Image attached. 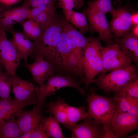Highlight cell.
I'll list each match as a JSON object with an SVG mask.
<instances>
[{
    "mask_svg": "<svg viewBox=\"0 0 138 138\" xmlns=\"http://www.w3.org/2000/svg\"><path fill=\"white\" fill-rule=\"evenodd\" d=\"M87 101V118L102 125L105 132V138H114L111 130L118 111L113 98L98 95L94 88L92 87L89 90Z\"/></svg>",
    "mask_w": 138,
    "mask_h": 138,
    "instance_id": "6da1fadb",
    "label": "cell"
},
{
    "mask_svg": "<svg viewBox=\"0 0 138 138\" xmlns=\"http://www.w3.org/2000/svg\"><path fill=\"white\" fill-rule=\"evenodd\" d=\"M62 29L61 20L55 17L43 31L38 39L34 41V50L31 56L34 58L42 57L56 65V52Z\"/></svg>",
    "mask_w": 138,
    "mask_h": 138,
    "instance_id": "7a4b0ae2",
    "label": "cell"
},
{
    "mask_svg": "<svg viewBox=\"0 0 138 138\" xmlns=\"http://www.w3.org/2000/svg\"><path fill=\"white\" fill-rule=\"evenodd\" d=\"M102 47L98 38L92 37L83 51V82L86 89L92 83L95 76L103 71V62L100 52Z\"/></svg>",
    "mask_w": 138,
    "mask_h": 138,
    "instance_id": "3957f363",
    "label": "cell"
},
{
    "mask_svg": "<svg viewBox=\"0 0 138 138\" xmlns=\"http://www.w3.org/2000/svg\"><path fill=\"white\" fill-rule=\"evenodd\" d=\"M137 77V66L131 65L112 71L106 75L101 73L94 79L92 83L97 85V89L102 90L106 93H116L128 82Z\"/></svg>",
    "mask_w": 138,
    "mask_h": 138,
    "instance_id": "277c9868",
    "label": "cell"
},
{
    "mask_svg": "<svg viewBox=\"0 0 138 138\" xmlns=\"http://www.w3.org/2000/svg\"><path fill=\"white\" fill-rule=\"evenodd\" d=\"M45 84L40 87H36L38 106L44 105L46 98L56 91L65 87H71L78 90L83 95L86 96L84 89L80 85L81 82L68 76L59 74L51 76Z\"/></svg>",
    "mask_w": 138,
    "mask_h": 138,
    "instance_id": "5b68a950",
    "label": "cell"
},
{
    "mask_svg": "<svg viewBox=\"0 0 138 138\" xmlns=\"http://www.w3.org/2000/svg\"><path fill=\"white\" fill-rule=\"evenodd\" d=\"M22 59L12 39L7 38L6 31L0 28V63L8 74L16 75Z\"/></svg>",
    "mask_w": 138,
    "mask_h": 138,
    "instance_id": "8992f818",
    "label": "cell"
},
{
    "mask_svg": "<svg viewBox=\"0 0 138 138\" xmlns=\"http://www.w3.org/2000/svg\"><path fill=\"white\" fill-rule=\"evenodd\" d=\"M100 52L103 64L102 74H105L109 71L131 65L132 60L121 50L117 44L102 47Z\"/></svg>",
    "mask_w": 138,
    "mask_h": 138,
    "instance_id": "52a82bcc",
    "label": "cell"
},
{
    "mask_svg": "<svg viewBox=\"0 0 138 138\" xmlns=\"http://www.w3.org/2000/svg\"><path fill=\"white\" fill-rule=\"evenodd\" d=\"M71 132V138H105L103 126L94 120L88 118L81 123L68 127Z\"/></svg>",
    "mask_w": 138,
    "mask_h": 138,
    "instance_id": "ba28073f",
    "label": "cell"
},
{
    "mask_svg": "<svg viewBox=\"0 0 138 138\" xmlns=\"http://www.w3.org/2000/svg\"><path fill=\"white\" fill-rule=\"evenodd\" d=\"M84 13L90 23L91 32H98L99 34L98 38L103 41L107 45L112 44L113 36L105 14L97 11H85Z\"/></svg>",
    "mask_w": 138,
    "mask_h": 138,
    "instance_id": "9c48e42d",
    "label": "cell"
},
{
    "mask_svg": "<svg viewBox=\"0 0 138 138\" xmlns=\"http://www.w3.org/2000/svg\"><path fill=\"white\" fill-rule=\"evenodd\" d=\"M138 116L118 112L111 132L114 138L125 137L132 131L138 129Z\"/></svg>",
    "mask_w": 138,
    "mask_h": 138,
    "instance_id": "30bf717a",
    "label": "cell"
},
{
    "mask_svg": "<svg viewBox=\"0 0 138 138\" xmlns=\"http://www.w3.org/2000/svg\"><path fill=\"white\" fill-rule=\"evenodd\" d=\"M34 59L33 63H25L24 66L30 72L33 80L40 87L54 74V65L42 57L38 56Z\"/></svg>",
    "mask_w": 138,
    "mask_h": 138,
    "instance_id": "8fae6325",
    "label": "cell"
},
{
    "mask_svg": "<svg viewBox=\"0 0 138 138\" xmlns=\"http://www.w3.org/2000/svg\"><path fill=\"white\" fill-rule=\"evenodd\" d=\"M44 106H34L29 111L19 110L16 117L19 127L23 133L33 130L40 124L44 117L42 114Z\"/></svg>",
    "mask_w": 138,
    "mask_h": 138,
    "instance_id": "7c38bea8",
    "label": "cell"
},
{
    "mask_svg": "<svg viewBox=\"0 0 138 138\" xmlns=\"http://www.w3.org/2000/svg\"><path fill=\"white\" fill-rule=\"evenodd\" d=\"M12 92L15 100L21 102H31L37 104L36 87L31 82L23 80L16 75L12 76Z\"/></svg>",
    "mask_w": 138,
    "mask_h": 138,
    "instance_id": "4fadbf2b",
    "label": "cell"
},
{
    "mask_svg": "<svg viewBox=\"0 0 138 138\" xmlns=\"http://www.w3.org/2000/svg\"><path fill=\"white\" fill-rule=\"evenodd\" d=\"M111 15L112 18L110 24L111 32L117 37H122L129 32L132 24V14L129 11L119 6Z\"/></svg>",
    "mask_w": 138,
    "mask_h": 138,
    "instance_id": "5bb4252c",
    "label": "cell"
},
{
    "mask_svg": "<svg viewBox=\"0 0 138 138\" xmlns=\"http://www.w3.org/2000/svg\"><path fill=\"white\" fill-rule=\"evenodd\" d=\"M32 105L31 102H21L11 98L2 99L0 101V125L15 120L19 110Z\"/></svg>",
    "mask_w": 138,
    "mask_h": 138,
    "instance_id": "9a60e30c",
    "label": "cell"
},
{
    "mask_svg": "<svg viewBox=\"0 0 138 138\" xmlns=\"http://www.w3.org/2000/svg\"><path fill=\"white\" fill-rule=\"evenodd\" d=\"M72 52L70 39L62 28L56 52V65L69 71L68 59Z\"/></svg>",
    "mask_w": 138,
    "mask_h": 138,
    "instance_id": "2e32d148",
    "label": "cell"
},
{
    "mask_svg": "<svg viewBox=\"0 0 138 138\" xmlns=\"http://www.w3.org/2000/svg\"><path fill=\"white\" fill-rule=\"evenodd\" d=\"M13 37L12 39L18 52L25 63H27L28 56H31L33 52L34 42L32 41L23 32L13 29L9 32Z\"/></svg>",
    "mask_w": 138,
    "mask_h": 138,
    "instance_id": "e0dca14e",
    "label": "cell"
},
{
    "mask_svg": "<svg viewBox=\"0 0 138 138\" xmlns=\"http://www.w3.org/2000/svg\"><path fill=\"white\" fill-rule=\"evenodd\" d=\"M113 99L118 112L138 116V99L131 97L122 91L116 93Z\"/></svg>",
    "mask_w": 138,
    "mask_h": 138,
    "instance_id": "ac0fdd59",
    "label": "cell"
},
{
    "mask_svg": "<svg viewBox=\"0 0 138 138\" xmlns=\"http://www.w3.org/2000/svg\"><path fill=\"white\" fill-rule=\"evenodd\" d=\"M122 51L136 64L138 63V37L128 32L118 40Z\"/></svg>",
    "mask_w": 138,
    "mask_h": 138,
    "instance_id": "d6986e66",
    "label": "cell"
},
{
    "mask_svg": "<svg viewBox=\"0 0 138 138\" xmlns=\"http://www.w3.org/2000/svg\"><path fill=\"white\" fill-rule=\"evenodd\" d=\"M66 103L63 99L58 96L55 102L51 101L45 104L47 109L44 112L53 115L59 123L67 128L68 125L65 108Z\"/></svg>",
    "mask_w": 138,
    "mask_h": 138,
    "instance_id": "ffe728a7",
    "label": "cell"
},
{
    "mask_svg": "<svg viewBox=\"0 0 138 138\" xmlns=\"http://www.w3.org/2000/svg\"><path fill=\"white\" fill-rule=\"evenodd\" d=\"M61 21L62 28L69 39L73 41L83 52L91 37L84 36L65 19H61Z\"/></svg>",
    "mask_w": 138,
    "mask_h": 138,
    "instance_id": "44dd1931",
    "label": "cell"
},
{
    "mask_svg": "<svg viewBox=\"0 0 138 138\" xmlns=\"http://www.w3.org/2000/svg\"><path fill=\"white\" fill-rule=\"evenodd\" d=\"M15 7L0 4V28L10 32L17 23Z\"/></svg>",
    "mask_w": 138,
    "mask_h": 138,
    "instance_id": "7402d4cb",
    "label": "cell"
},
{
    "mask_svg": "<svg viewBox=\"0 0 138 138\" xmlns=\"http://www.w3.org/2000/svg\"><path fill=\"white\" fill-rule=\"evenodd\" d=\"M59 122L52 115L45 117L41 122L42 128L48 135L50 138H66L63 134Z\"/></svg>",
    "mask_w": 138,
    "mask_h": 138,
    "instance_id": "603a6c76",
    "label": "cell"
},
{
    "mask_svg": "<svg viewBox=\"0 0 138 138\" xmlns=\"http://www.w3.org/2000/svg\"><path fill=\"white\" fill-rule=\"evenodd\" d=\"M86 107L85 105L75 107L65 103V108L68 125V127L73 126L78 121L87 117V112L85 111Z\"/></svg>",
    "mask_w": 138,
    "mask_h": 138,
    "instance_id": "cb8c5ba5",
    "label": "cell"
},
{
    "mask_svg": "<svg viewBox=\"0 0 138 138\" xmlns=\"http://www.w3.org/2000/svg\"><path fill=\"white\" fill-rule=\"evenodd\" d=\"M65 19L78 29L81 33H85L89 30L86 16L84 13L76 12L73 10Z\"/></svg>",
    "mask_w": 138,
    "mask_h": 138,
    "instance_id": "d4e9b609",
    "label": "cell"
},
{
    "mask_svg": "<svg viewBox=\"0 0 138 138\" xmlns=\"http://www.w3.org/2000/svg\"><path fill=\"white\" fill-rule=\"evenodd\" d=\"M21 24L24 33L28 38L34 41L38 39L42 33L40 26L33 18H28Z\"/></svg>",
    "mask_w": 138,
    "mask_h": 138,
    "instance_id": "484cf974",
    "label": "cell"
},
{
    "mask_svg": "<svg viewBox=\"0 0 138 138\" xmlns=\"http://www.w3.org/2000/svg\"><path fill=\"white\" fill-rule=\"evenodd\" d=\"M22 134L15 119L0 125V138H20Z\"/></svg>",
    "mask_w": 138,
    "mask_h": 138,
    "instance_id": "4316f807",
    "label": "cell"
},
{
    "mask_svg": "<svg viewBox=\"0 0 138 138\" xmlns=\"http://www.w3.org/2000/svg\"><path fill=\"white\" fill-rule=\"evenodd\" d=\"M3 68L0 63V97L3 99L10 98V88L13 83L12 76L4 72Z\"/></svg>",
    "mask_w": 138,
    "mask_h": 138,
    "instance_id": "83f0119b",
    "label": "cell"
},
{
    "mask_svg": "<svg viewBox=\"0 0 138 138\" xmlns=\"http://www.w3.org/2000/svg\"><path fill=\"white\" fill-rule=\"evenodd\" d=\"M115 10L111 0H93L88 3L85 11H97L105 14L109 12L111 14Z\"/></svg>",
    "mask_w": 138,
    "mask_h": 138,
    "instance_id": "f1b7e54d",
    "label": "cell"
},
{
    "mask_svg": "<svg viewBox=\"0 0 138 138\" xmlns=\"http://www.w3.org/2000/svg\"><path fill=\"white\" fill-rule=\"evenodd\" d=\"M55 16V7L44 11L33 19L39 25L43 32L56 17Z\"/></svg>",
    "mask_w": 138,
    "mask_h": 138,
    "instance_id": "f546056e",
    "label": "cell"
},
{
    "mask_svg": "<svg viewBox=\"0 0 138 138\" xmlns=\"http://www.w3.org/2000/svg\"><path fill=\"white\" fill-rule=\"evenodd\" d=\"M58 7L62 8L63 12L79 9L83 6L84 0H57Z\"/></svg>",
    "mask_w": 138,
    "mask_h": 138,
    "instance_id": "4dcf8cb0",
    "label": "cell"
},
{
    "mask_svg": "<svg viewBox=\"0 0 138 138\" xmlns=\"http://www.w3.org/2000/svg\"><path fill=\"white\" fill-rule=\"evenodd\" d=\"M121 91L125 92L133 98L138 99V77L127 83Z\"/></svg>",
    "mask_w": 138,
    "mask_h": 138,
    "instance_id": "1f68e13d",
    "label": "cell"
},
{
    "mask_svg": "<svg viewBox=\"0 0 138 138\" xmlns=\"http://www.w3.org/2000/svg\"><path fill=\"white\" fill-rule=\"evenodd\" d=\"M22 5L29 9L39 6L51 4H55L57 0H24Z\"/></svg>",
    "mask_w": 138,
    "mask_h": 138,
    "instance_id": "d6a6232c",
    "label": "cell"
},
{
    "mask_svg": "<svg viewBox=\"0 0 138 138\" xmlns=\"http://www.w3.org/2000/svg\"><path fill=\"white\" fill-rule=\"evenodd\" d=\"M55 7V4H51L42 5L30 9V18H34L44 11Z\"/></svg>",
    "mask_w": 138,
    "mask_h": 138,
    "instance_id": "836d02e7",
    "label": "cell"
},
{
    "mask_svg": "<svg viewBox=\"0 0 138 138\" xmlns=\"http://www.w3.org/2000/svg\"><path fill=\"white\" fill-rule=\"evenodd\" d=\"M49 138L50 137L42 129L41 123L33 130L32 138Z\"/></svg>",
    "mask_w": 138,
    "mask_h": 138,
    "instance_id": "e575fe53",
    "label": "cell"
},
{
    "mask_svg": "<svg viewBox=\"0 0 138 138\" xmlns=\"http://www.w3.org/2000/svg\"><path fill=\"white\" fill-rule=\"evenodd\" d=\"M21 0H0V4L3 5L11 6H12L19 2Z\"/></svg>",
    "mask_w": 138,
    "mask_h": 138,
    "instance_id": "d590c367",
    "label": "cell"
},
{
    "mask_svg": "<svg viewBox=\"0 0 138 138\" xmlns=\"http://www.w3.org/2000/svg\"><path fill=\"white\" fill-rule=\"evenodd\" d=\"M131 20L132 24L135 25L138 24V14L137 13L132 14Z\"/></svg>",
    "mask_w": 138,
    "mask_h": 138,
    "instance_id": "8d00e7d4",
    "label": "cell"
},
{
    "mask_svg": "<svg viewBox=\"0 0 138 138\" xmlns=\"http://www.w3.org/2000/svg\"><path fill=\"white\" fill-rule=\"evenodd\" d=\"M33 130L23 133L20 138H32Z\"/></svg>",
    "mask_w": 138,
    "mask_h": 138,
    "instance_id": "74e56055",
    "label": "cell"
},
{
    "mask_svg": "<svg viewBox=\"0 0 138 138\" xmlns=\"http://www.w3.org/2000/svg\"><path fill=\"white\" fill-rule=\"evenodd\" d=\"M132 33L135 37H138V26L135 25L133 27Z\"/></svg>",
    "mask_w": 138,
    "mask_h": 138,
    "instance_id": "f35d334b",
    "label": "cell"
},
{
    "mask_svg": "<svg viewBox=\"0 0 138 138\" xmlns=\"http://www.w3.org/2000/svg\"><path fill=\"white\" fill-rule=\"evenodd\" d=\"M125 137L127 138H138V133L130 136H126Z\"/></svg>",
    "mask_w": 138,
    "mask_h": 138,
    "instance_id": "ab89813d",
    "label": "cell"
},
{
    "mask_svg": "<svg viewBox=\"0 0 138 138\" xmlns=\"http://www.w3.org/2000/svg\"><path fill=\"white\" fill-rule=\"evenodd\" d=\"M2 99L1 98H0V101Z\"/></svg>",
    "mask_w": 138,
    "mask_h": 138,
    "instance_id": "60d3db41",
    "label": "cell"
}]
</instances>
